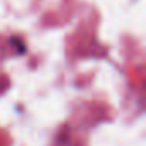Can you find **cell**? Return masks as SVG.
<instances>
[{"mask_svg":"<svg viewBox=\"0 0 146 146\" xmlns=\"http://www.w3.org/2000/svg\"><path fill=\"white\" fill-rule=\"evenodd\" d=\"M0 146H7V137L2 131H0Z\"/></svg>","mask_w":146,"mask_h":146,"instance_id":"1","label":"cell"}]
</instances>
